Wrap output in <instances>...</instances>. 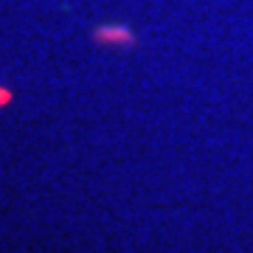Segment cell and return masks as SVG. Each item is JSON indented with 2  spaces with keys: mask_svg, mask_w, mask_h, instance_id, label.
Here are the masks:
<instances>
[{
  "mask_svg": "<svg viewBox=\"0 0 253 253\" xmlns=\"http://www.w3.org/2000/svg\"><path fill=\"white\" fill-rule=\"evenodd\" d=\"M96 40L104 42V45H132V34L126 28H99L96 31Z\"/></svg>",
  "mask_w": 253,
  "mask_h": 253,
  "instance_id": "obj_1",
  "label": "cell"
},
{
  "mask_svg": "<svg viewBox=\"0 0 253 253\" xmlns=\"http://www.w3.org/2000/svg\"><path fill=\"white\" fill-rule=\"evenodd\" d=\"M9 101H11V90L9 87H0V107H6Z\"/></svg>",
  "mask_w": 253,
  "mask_h": 253,
  "instance_id": "obj_2",
  "label": "cell"
}]
</instances>
